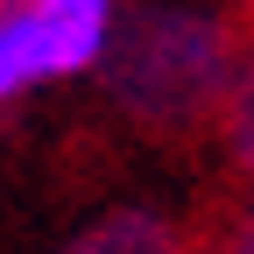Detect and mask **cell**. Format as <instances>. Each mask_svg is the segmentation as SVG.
I'll return each instance as SVG.
<instances>
[{
	"mask_svg": "<svg viewBox=\"0 0 254 254\" xmlns=\"http://www.w3.org/2000/svg\"><path fill=\"white\" fill-rule=\"evenodd\" d=\"M247 64V21L219 14L212 0H134L120 7L92 78L148 134H190L219 127V106L233 99Z\"/></svg>",
	"mask_w": 254,
	"mask_h": 254,
	"instance_id": "1",
	"label": "cell"
},
{
	"mask_svg": "<svg viewBox=\"0 0 254 254\" xmlns=\"http://www.w3.org/2000/svg\"><path fill=\"white\" fill-rule=\"evenodd\" d=\"M120 0H0V113L50 85L92 78Z\"/></svg>",
	"mask_w": 254,
	"mask_h": 254,
	"instance_id": "2",
	"label": "cell"
},
{
	"mask_svg": "<svg viewBox=\"0 0 254 254\" xmlns=\"http://www.w3.org/2000/svg\"><path fill=\"white\" fill-rule=\"evenodd\" d=\"M71 247L78 254H177L184 226L170 212H155V205H106L71 233Z\"/></svg>",
	"mask_w": 254,
	"mask_h": 254,
	"instance_id": "3",
	"label": "cell"
},
{
	"mask_svg": "<svg viewBox=\"0 0 254 254\" xmlns=\"http://www.w3.org/2000/svg\"><path fill=\"white\" fill-rule=\"evenodd\" d=\"M226 247L254 254V184H240V205H233V226H226Z\"/></svg>",
	"mask_w": 254,
	"mask_h": 254,
	"instance_id": "4",
	"label": "cell"
},
{
	"mask_svg": "<svg viewBox=\"0 0 254 254\" xmlns=\"http://www.w3.org/2000/svg\"><path fill=\"white\" fill-rule=\"evenodd\" d=\"M240 21H247V43H254V0H240Z\"/></svg>",
	"mask_w": 254,
	"mask_h": 254,
	"instance_id": "5",
	"label": "cell"
}]
</instances>
